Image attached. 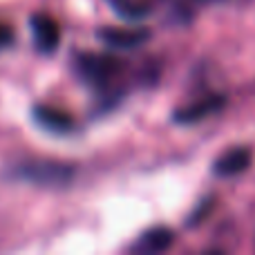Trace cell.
I'll list each match as a JSON object with an SVG mask.
<instances>
[{
	"instance_id": "cell-7",
	"label": "cell",
	"mask_w": 255,
	"mask_h": 255,
	"mask_svg": "<svg viewBox=\"0 0 255 255\" xmlns=\"http://www.w3.org/2000/svg\"><path fill=\"white\" fill-rule=\"evenodd\" d=\"M251 161H253L251 150L244 148V145H235V148L222 152L213 161V175L222 177V179H231V177H238L242 172H247Z\"/></svg>"
},
{
	"instance_id": "cell-9",
	"label": "cell",
	"mask_w": 255,
	"mask_h": 255,
	"mask_svg": "<svg viewBox=\"0 0 255 255\" xmlns=\"http://www.w3.org/2000/svg\"><path fill=\"white\" fill-rule=\"evenodd\" d=\"M110 9L128 22H139L161 7L163 0H106Z\"/></svg>"
},
{
	"instance_id": "cell-1",
	"label": "cell",
	"mask_w": 255,
	"mask_h": 255,
	"mask_svg": "<svg viewBox=\"0 0 255 255\" xmlns=\"http://www.w3.org/2000/svg\"><path fill=\"white\" fill-rule=\"evenodd\" d=\"M74 76L90 88L99 97V108L110 110L126 97L124 79L128 72V63L115 54L99 52H74L72 56Z\"/></svg>"
},
{
	"instance_id": "cell-10",
	"label": "cell",
	"mask_w": 255,
	"mask_h": 255,
	"mask_svg": "<svg viewBox=\"0 0 255 255\" xmlns=\"http://www.w3.org/2000/svg\"><path fill=\"white\" fill-rule=\"evenodd\" d=\"M211 208H213V199H202V202H199V206L190 213L186 222H188L190 226H197L202 220H206V215L211 213Z\"/></svg>"
},
{
	"instance_id": "cell-11",
	"label": "cell",
	"mask_w": 255,
	"mask_h": 255,
	"mask_svg": "<svg viewBox=\"0 0 255 255\" xmlns=\"http://www.w3.org/2000/svg\"><path fill=\"white\" fill-rule=\"evenodd\" d=\"M13 45V29L4 22H0V49H7Z\"/></svg>"
},
{
	"instance_id": "cell-6",
	"label": "cell",
	"mask_w": 255,
	"mask_h": 255,
	"mask_svg": "<svg viewBox=\"0 0 255 255\" xmlns=\"http://www.w3.org/2000/svg\"><path fill=\"white\" fill-rule=\"evenodd\" d=\"M97 38L112 49L128 52V49H136L143 43H148L150 31L145 27H115L112 25V27L97 29Z\"/></svg>"
},
{
	"instance_id": "cell-2",
	"label": "cell",
	"mask_w": 255,
	"mask_h": 255,
	"mask_svg": "<svg viewBox=\"0 0 255 255\" xmlns=\"http://www.w3.org/2000/svg\"><path fill=\"white\" fill-rule=\"evenodd\" d=\"M7 177L40 188H67L76 177V168L49 157H25L9 166Z\"/></svg>"
},
{
	"instance_id": "cell-8",
	"label": "cell",
	"mask_w": 255,
	"mask_h": 255,
	"mask_svg": "<svg viewBox=\"0 0 255 255\" xmlns=\"http://www.w3.org/2000/svg\"><path fill=\"white\" fill-rule=\"evenodd\" d=\"M172 244H175V233L168 226H152V229L143 231L136 238V242L130 247V251L139 255H154L168 251Z\"/></svg>"
},
{
	"instance_id": "cell-4",
	"label": "cell",
	"mask_w": 255,
	"mask_h": 255,
	"mask_svg": "<svg viewBox=\"0 0 255 255\" xmlns=\"http://www.w3.org/2000/svg\"><path fill=\"white\" fill-rule=\"evenodd\" d=\"M31 119L34 124L40 128V130L49 132V134H58L65 136L72 134L76 130V121L70 112L61 110V108H54L49 103H36L31 108Z\"/></svg>"
},
{
	"instance_id": "cell-3",
	"label": "cell",
	"mask_w": 255,
	"mask_h": 255,
	"mask_svg": "<svg viewBox=\"0 0 255 255\" xmlns=\"http://www.w3.org/2000/svg\"><path fill=\"white\" fill-rule=\"evenodd\" d=\"M224 106H226L224 94H204V97L177 108V110L172 112V121H175L177 126H195V124H199V121L208 119V117L217 115Z\"/></svg>"
},
{
	"instance_id": "cell-12",
	"label": "cell",
	"mask_w": 255,
	"mask_h": 255,
	"mask_svg": "<svg viewBox=\"0 0 255 255\" xmlns=\"http://www.w3.org/2000/svg\"><path fill=\"white\" fill-rule=\"evenodd\" d=\"M195 2H217V0H195Z\"/></svg>"
},
{
	"instance_id": "cell-5",
	"label": "cell",
	"mask_w": 255,
	"mask_h": 255,
	"mask_svg": "<svg viewBox=\"0 0 255 255\" xmlns=\"http://www.w3.org/2000/svg\"><path fill=\"white\" fill-rule=\"evenodd\" d=\"M29 29L34 38V47L38 54L49 56L61 45V27L49 13H34L29 18Z\"/></svg>"
}]
</instances>
